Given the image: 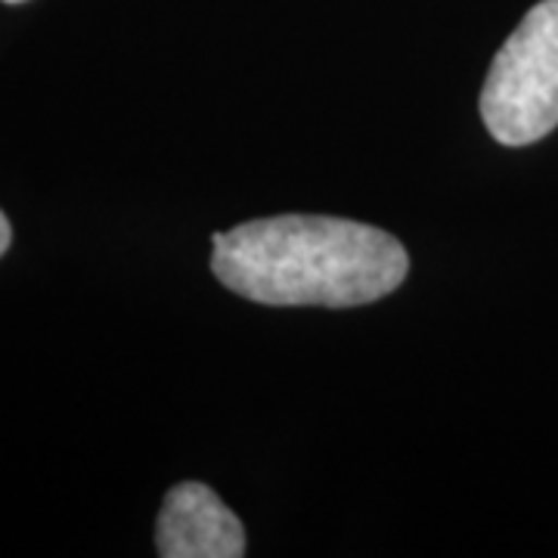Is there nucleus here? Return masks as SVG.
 I'll use <instances>...</instances> for the list:
<instances>
[{
  "instance_id": "f257e3e1",
  "label": "nucleus",
  "mask_w": 558,
  "mask_h": 558,
  "mask_svg": "<svg viewBox=\"0 0 558 558\" xmlns=\"http://www.w3.org/2000/svg\"><path fill=\"white\" fill-rule=\"evenodd\" d=\"M211 270L242 299L274 307H360L407 279L410 255L360 220L277 215L211 236Z\"/></svg>"
},
{
  "instance_id": "f03ea898",
  "label": "nucleus",
  "mask_w": 558,
  "mask_h": 558,
  "mask_svg": "<svg viewBox=\"0 0 558 558\" xmlns=\"http://www.w3.org/2000/svg\"><path fill=\"white\" fill-rule=\"evenodd\" d=\"M481 119L502 146H527L558 128V0H539L499 47Z\"/></svg>"
},
{
  "instance_id": "39448f33",
  "label": "nucleus",
  "mask_w": 558,
  "mask_h": 558,
  "mask_svg": "<svg viewBox=\"0 0 558 558\" xmlns=\"http://www.w3.org/2000/svg\"><path fill=\"white\" fill-rule=\"evenodd\" d=\"M3 3H25V0H3Z\"/></svg>"
},
{
  "instance_id": "20e7f679",
  "label": "nucleus",
  "mask_w": 558,
  "mask_h": 558,
  "mask_svg": "<svg viewBox=\"0 0 558 558\" xmlns=\"http://www.w3.org/2000/svg\"><path fill=\"white\" fill-rule=\"evenodd\" d=\"M10 242H13V230H10V220H7V215L0 211V258L7 255Z\"/></svg>"
},
{
  "instance_id": "7ed1b4c3",
  "label": "nucleus",
  "mask_w": 558,
  "mask_h": 558,
  "mask_svg": "<svg viewBox=\"0 0 558 558\" xmlns=\"http://www.w3.org/2000/svg\"><path fill=\"white\" fill-rule=\"evenodd\" d=\"M156 549L161 558H240L245 531L208 484L183 481L161 502Z\"/></svg>"
}]
</instances>
